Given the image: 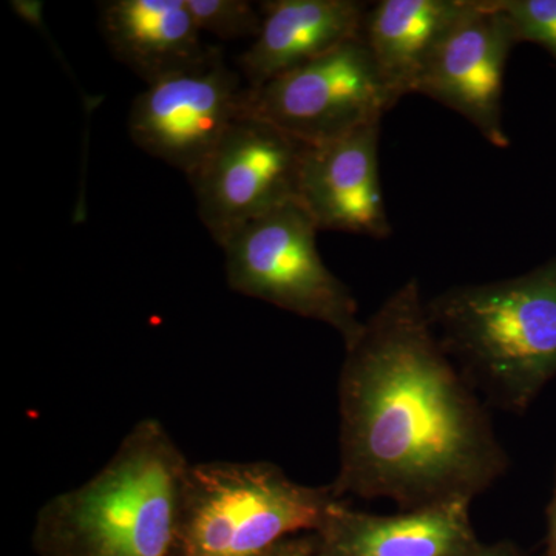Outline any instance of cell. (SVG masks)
Segmentation results:
<instances>
[{"mask_svg":"<svg viewBox=\"0 0 556 556\" xmlns=\"http://www.w3.org/2000/svg\"><path fill=\"white\" fill-rule=\"evenodd\" d=\"M419 281L402 285L345 345L332 495L404 510L467 501L506 475L508 456L478 396L442 350Z\"/></svg>","mask_w":556,"mask_h":556,"instance_id":"6da1fadb","label":"cell"},{"mask_svg":"<svg viewBox=\"0 0 556 556\" xmlns=\"http://www.w3.org/2000/svg\"><path fill=\"white\" fill-rule=\"evenodd\" d=\"M190 463L155 417L130 428L100 471L47 501L39 556H170Z\"/></svg>","mask_w":556,"mask_h":556,"instance_id":"7a4b0ae2","label":"cell"},{"mask_svg":"<svg viewBox=\"0 0 556 556\" xmlns=\"http://www.w3.org/2000/svg\"><path fill=\"white\" fill-rule=\"evenodd\" d=\"M442 350L492 405L522 415L556 376V257L506 280L450 288L426 302Z\"/></svg>","mask_w":556,"mask_h":556,"instance_id":"3957f363","label":"cell"},{"mask_svg":"<svg viewBox=\"0 0 556 556\" xmlns=\"http://www.w3.org/2000/svg\"><path fill=\"white\" fill-rule=\"evenodd\" d=\"M338 497L266 460L190 463L170 556H263L317 532Z\"/></svg>","mask_w":556,"mask_h":556,"instance_id":"277c9868","label":"cell"},{"mask_svg":"<svg viewBox=\"0 0 556 556\" xmlns=\"http://www.w3.org/2000/svg\"><path fill=\"white\" fill-rule=\"evenodd\" d=\"M317 226L299 201L249 223L222 244L229 288L339 332L343 345L364 321L351 289L325 265Z\"/></svg>","mask_w":556,"mask_h":556,"instance_id":"5b68a950","label":"cell"},{"mask_svg":"<svg viewBox=\"0 0 556 556\" xmlns=\"http://www.w3.org/2000/svg\"><path fill=\"white\" fill-rule=\"evenodd\" d=\"M396 105L364 38L244 91L243 113L317 144L382 123Z\"/></svg>","mask_w":556,"mask_h":556,"instance_id":"8992f818","label":"cell"},{"mask_svg":"<svg viewBox=\"0 0 556 556\" xmlns=\"http://www.w3.org/2000/svg\"><path fill=\"white\" fill-rule=\"evenodd\" d=\"M305 142L241 113L189 178L201 223L218 247L237 230L298 200Z\"/></svg>","mask_w":556,"mask_h":556,"instance_id":"52a82bcc","label":"cell"},{"mask_svg":"<svg viewBox=\"0 0 556 556\" xmlns=\"http://www.w3.org/2000/svg\"><path fill=\"white\" fill-rule=\"evenodd\" d=\"M215 49L207 61L149 84L131 104L139 149L193 177L243 113L247 86Z\"/></svg>","mask_w":556,"mask_h":556,"instance_id":"ba28073f","label":"cell"},{"mask_svg":"<svg viewBox=\"0 0 556 556\" xmlns=\"http://www.w3.org/2000/svg\"><path fill=\"white\" fill-rule=\"evenodd\" d=\"M518 42L495 0H467L431 54L416 93L455 110L496 148H507L504 78Z\"/></svg>","mask_w":556,"mask_h":556,"instance_id":"9c48e42d","label":"cell"},{"mask_svg":"<svg viewBox=\"0 0 556 556\" xmlns=\"http://www.w3.org/2000/svg\"><path fill=\"white\" fill-rule=\"evenodd\" d=\"M380 124L303 150L298 200L318 230L376 240L391 236L380 185Z\"/></svg>","mask_w":556,"mask_h":556,"instance_id":"30bf717a","label":"cell"},{"mask_svg":"<svg viewBox=\"0 0 556 556\" xmlns=\"http://www.w3.org/2000/svg\"><path fill=\"white\" fill-rule=\"evenodd\" d=\"M470 504L450 501L376 517L336 501L317 530L320 556H466L477 548Z\"/></svg>","mask_w":556,"mask_h":556,"instance_id":"8fae6325","label":"cell"},{"mask_svg":"<svg viewBox=\"0 0 556 556\" xmlns=\"http://www.w3.org/2000/svg\"><path fill=\"white\" fill-rule=\"evenodd\" d=\"M369 3L358 0H268L260 2L263 24L239 60L248 89L316 60L362 35Z\"/></svg>","mask_w":556,"mask_h":556,"instance_id":"7c38bea8","label":"cell"},{"mask_svg":"<svg viewBox=\"0 0 556 556\" xmlns=\"http://www.w3.org/2000/svg\"><path fill=\"white\" fill-rule=\"evenodd\" d=\"M100 27L113 56L146 86L203 64L217 47L204 46L186 0H110Z\"/></svg>","mask_w":556,"mask_h":556,"instance_id":"4fadbf2b","label":"cell"},{"mask_svg":"<svg viewBox=\"0 0 556 556\" xmlns=\"http://www.w3.org/2000/svg\"><path fill=\"white\" fill-rule=\"evenodd\" d=\"M467 0H380L369 5L362 38L393 101L416 93L438 43Z\"/></svg>","mask_w":556,"mask_h":556,"instance_id":"5bb4252c","label":"cell"},{"mask_svg":"<svg viewBox=\"0 0 556 556\" xmlns=\"http://www.w3.org/2000/svg\"><path fill=\"white\" fill-rule=\"evenodd\" d=\"M197 27L223 40L257 38L262 10L248 0H186Z\"/></svg>","mask_w":556,"mask_h":556,"instance_id":"9a60e30c","label":"cell"},{"mask_svg":"<svg viewBox=\"0 0 556 556\" xmlns=\"http://www.w3.org/2000/svg\"><path fill=\"white\" fill-rule=\"evenodd\" d=\"M518 43H536L556 62V0H495Z\"/></svg>","mask_w":556,"mask_h":556,"instance_id":"2e32d148","label":"cell"},{"mask_svg":"<svg viewBox=\"0 0 556 556\" xmlns=\"http://www.w3.org/2000/svg\"><path fill=\"white\" fill-rule=\"evenodd\" d=\"M548 518V556H556V477L554 495L547 510Z\"/></svg>","mask_w":556,"mask_h":556,"instance_id":"e0dca14e","label":"cell"},{"mask_svg":"<svg viewBox=\"0 0 556 556\" xmlns=\"http://www.w3.org/2000/svg\"><path fill=\"white\" fill-rule=\"evenodd\" d=\"M299 540H288L285 543H281L280 546L273 548V551L268 552V554L263 556H292L294 554L295 547H298Z\"/></svg>","mask_w":556,"mask_h":556,"instance_id":"ac0fdd59","label":"cell"},{"mask_svg":"<svg viewBox=\"0 0 556 556\" xmlns=\"http://www.w3.org/2000/svg\"><path fill=\"white\" fill-rule=\"evenodd\" d=\"M292 556H318L317 541L314 544L308 540H299L298 547H295Z\"/></svg>","mask_w":556,"mask_h":556,"instance_id":"d6986e66","label":"cell"},{"mask_svg":"<svg viewBox=\"0 0 556 556\" xmlns=\"http://www.w3.org/2000/svg\"><path fill=\"white\" fill-rule=\"evenodd\" d=\"M466 556H515L511 552L504 551V548H500V551H478V547L475 548L473 552Z\"/></svg>","mask_w":556,"mask_h":556,"instance_id":"ffe728a7","label":"cell"},{"mask_svg":"<svg viewBox=\"0 0 556 556\" xmlns=\"http://www.w3.org/2000/svg\"><path fill=\"white\" fill-rule=\"evenodd\" d=\"M318 556H320V555H318Z\"/></svg>","mask_w":556,"mask_h":556,"instance_id":"44dd1931","label":"cell"}]
</instances>
